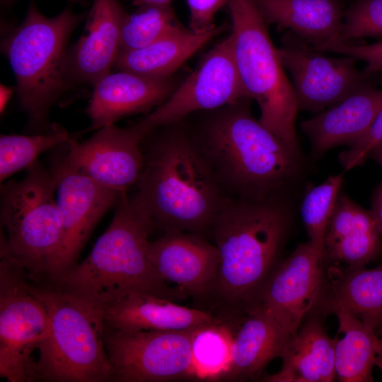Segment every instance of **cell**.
Masks as SVG:
<instances>
[{
  "mask_svg": "<svg viewBox=\"0 0 382 382\" xmlns=\"http://www.w3.org/2000/svg\"><path fill=\"white\" fill-rule=\"evenodd\" d=\"M291 338L263 309L255 307L233 333L230 362L223 379L257 378L272 359L282 357Z\"/></svg>",
  "mask_w": 382,
  "mask_h": 382,
  "instance_id": "603a6c76",
  "label": "cell"
},
{
  "mask_svg": "<svg viewBox=\"0 0 382 382\" xmlns=\"http://www.w3.org/2000/svg\"><path fill=\"white\" fill-rule=\"evenodd\" d=\"M87 108L90 132L114 125L122 117L159 106L172 94L170 79H155L119 70L98 80Z\"/></svg>",
  "mask_w": 382,
  "mask_h": 382,
  "instance_id": "ac0fdd59",
  "label": "cell"
},
{
  "mask_svg": "<svg viewBox=\"0 0 382 382\" xmlns=\"http://www.w3.org/2000/svg\"><path fill=\"white\" fill-rule=\"evenodd\" d=\"M382 109V89L366 86L301 123L312 151L320 157L340 145L350 146L370 128Z\"/></svg>",
  "mask_w": 382,
  "mask_h": 382,
  "instance_id": "d6986e66",
  "label": "cell"
},
{
  "mask_svg": "<svg viewBox=\"0 0 382 382\" xmlns=\"http://www.w3.org/2000/svg\"><path fill=\"white\" fill-rule=\"evenodd\" d=\"M14 0H1V1H3L4 3H10V2H12Z\"/></svg>",
  "mask_w": 382,
  "mask_h": 382,
  "instance_id": "ab89813d",
  "label": "cell"
},
{
  "mask_svg": "<svg viewBox=\"0 0 382 382\" xmlns=\"http://www.w3.org/2000/svg\"><path fill=\"white\" fill-rule=\"evenodd\" d=\"M182 27L170 4L139 6L123 21L120 52L144 47Z\"/></svg>",
  "mask_w": 382,
  "mask_h": 382,
  "instance_id": "f546056e",
  "label": "cell"
},
{
  "mask_svg": "<svg viewBox=\"0 0 382 382\" xmlns=\"http://www.w3.org/2000/svg\"><path fill=\"white\" fill-rule=\"evenodd\" d=\"M250 98L236 67L230 35L216 45L191 75L139 121L151 132L199 111H210Z\"/></svg>",
  "mask_w": 382,
  "mask_h": 382,
  "instance_id": "7c38bea8",
  "label": "cell"
},
{
  "mask_svg": "<svg viewBox=\"0 0 382 382\" xmlns=\"http://www.w3.org/2000/svg\"><path fill=\"white\" fill-rule=\"evenodd\" d=\"M149 132L140 121L127 127H103L88 139L68 144L65 156L50 169L77 172L120 193L136 185L144 166L141 141Z\"/></svg>",
  "mask_w": 382,
  "mask_h": 382,
  "instance_id": "8fae6325",
  "label": "cell"
},
{
  "mask_svg": "<svg viewBox=\"0 0 382 382\" xmlns=\"http://www.w3.org/2000/svg\"><path fill=\"white\" fill-rule=\"evenodd\" d=\"M21 180L1 185L0 221L8 248L29 280L45 286L62 241L56 180L37 161Z\"/></svg>",
  "mask_w": 382,
  "mask_h": 382,
  "instance_id": "ba28073f",
  "label": "cell"
},
{
  "mask_svg": "<svg viewBox=\"0 0 382 382\" xmlns=\"http://www.w3.org/2000/svg\"><path fill=\"white\" fill-rule=\"evenodd\" d=\"M320 52H330L359 59L366 64L368 74L382 71V40L368 45H354L349 42H337L318 49Z\"/></svg>",
  "mask_w": 382,
  "mask_h": 382,
  "instance_id": "836d02e7",
  "label": "cell"
},
{
  "mask_svg": "<svg viewBox=\"0 0 382 382\" xmlns=\"http://www.w3.org/2000/svg\"><path fill=\"white\" fill-rule=\"evenodd\" d=\"M224 29L225 27L220 26L195 32L183 26L144 47L120 52L114 66L118 70L151 78H170L185 62Z\"/></svg>",
  "mask_w": 382,
  "mask_h": 382,
  "instance_id": "d4e9b609",
  "label": "cell"
},
{
  "mask_svg": "<svg viewBox=\"0 0 382 382\" xmlns=\"http://www.w3.org/2000/svg\"><path fill=\"white\" fill-rule=\"evenodd\" d=\"M28 274L0 236V376L8 382L33 381L34 352L47 337L50 320L29 289Z\"/></svg>",
  "mask_w": 382,
  "mask_h": 382,
  "instance_id": "9c48e42d",
  "label": "cell"
},
{
  "mask_svg": "<svg viewBox=\"0 0 382 382\" xmlns=\"http://www.w3.org/2000/svg\"><path fill=\"white\" fill-rule=\"evenodd\" d=\"M381 234L371 210L339 194L324 241V259L364 267L382 251Z\"/></svg>",
  "mask_w": 382,
  "mask_h": 382,
  "instance_id": "44dd1931",
  "label": "cell"
},
{
  "mask_svg": "<svg viewBox=\"0 0 382 382\" xmlns=\"http://www.w3.org/2000/svg\"><path fill=\"white\" fill-rule=\"evenodd\" d=\"M62 223V241L47 284H54L77 263L78 257L103 216L122 195L77 172H53Z\"/></svg>",
  "mask_w": 382,
  "mask_h": 382,
  "instance_id": "9a60e30c",
  "label": "cell"
},
{
  "mask_svg": "<svg viewBox=\"0 0 382 382\" xmlns=\"http://www.w3.org/2000/svg\"><path fill=\"white\" fill-rule=\"evenodd\" d=\"M76 140L59 125H52L44 132L31 135L8 134L0 137V181L35 163L37 157L55 146Z\"/></svg>",
  "mask_w": 382,
  "mask_h": 382,
  "instance_id": "83f0119b",
  "label": "cell"
},
{
  "mask_svg": "<svg viewBox=\"0 0 382 382\" xmlns=\"http://www.w3.org/2000/svg\"><path fill=\"white\" fill-rule=\"evenodd\" d=\"M12 94H13V89L11 88L6 86L2 83L1 84L0 110L1 113L4 111Z\"/></svg>",
  "mask_w": 382,
  "mask_h": 382,
  "instance_id": "8d00e7d4",
  "label": "cell"
},
{
  "mask_svg": "<svg viewBox=\"0 0 382 382\" xmlns=\"http://www.w3.org/2000/svg\"><path fill=\"white\" fill-rule=\"evenodd\" d=\"M382 36V0H357L345 12L342 42Z\"/></svg>",
  "mask_w": 382,
  "mask_h": 382,
  "instance_id": "1f68e13d",
  "label": "cell"
},
{
  "mask_svg": "<svg viewBox=\"0 0 382 382\" xmlns=\"http://www.w3.org/2000/svg\"><path fill=\"white\" fill-rule=\"evenodd\" d=\"M337 340L330 338L316 317L303 323L288 343L279 371L262 377L268 382H330L334 381Z\"/></svg>",
  "mask_w": 382,
  "mask_h": 382,
  "instance_id": "cb8c5ba5",
  "label": "cell"
},
{
  "mask_svg": "<svg viewBox=\"0 0 382 382\" xmlns=\"http://www.w3.org/2000/svg\"><path fill=\"white\" fill-rule=\"evenodd\" d=\"M86 16L66 8L47 18L32 1L23 21L1 40V51L16 79V91L28 115L30 131L44 132L51 128L52 108L73 86L64 71L66 46Z\"/></svg>",
  "mask_w": 382,
  "mask_h": 382,
  "instance_id": "5b68a950",
  "label": "cell"
},
{
  "mask_svg": "<svg viewBox=\"0 0 382 382\" xmlns=\"http://www.w3.org/2000/svg\"><path fill=\"white\" fill-rule=\"evenodd\" d=\"M323 253L309 241L299 244L278 263L259 295L255 307L263 309L291 337L323 293Z\"/></svg>",
  "mask_w": 382,
  "mask_h": 382,
  "instance_id": "5bb4252c",
  "label": "cell"
},
{
  "mask_svg": "<svg viewBox=\"0 0 382 382\" xmlns=\"http://www.w3.org/2000/svg\"><path fill=\"white\" fill-rule=\"evenodd\" d=\"M290 226L282 196L263 199L228 198L206 233L220 264L208 300L216 316L231 325L255 308L259 295L278 265Z\"/></svg>",
  "mask_w": 382,
  "mask_h": 382,
  "instance_id": "6da1fadb",
  "label": "cell"
},
{
  "mask_svg": "<svg viewBox=\"0 0 382 382\" xmlns=\"http://www.w3.org/2000/svg\"><path fill=\"white\" fill-rule=\"evenodd\" d=\"M183 122L158 127L143 139L144 166L135 194L155 228L206 236L228 198Z\"/></svg>",
  "mask_w": 382,
  "mask_h": 382,
  "instance_id": "7a4b0ae2",
  "label": "cell"
},
{
  "mask_svg": "<svg viewBox=\"0 0 382 382\" xmlns=\"http://www.w3.org/2000/svg\"><path fill=\"white\" fill-rule=\"evenodd\" d=\"M50 320L38 348L33 381L112 382L105 340L104 307L73 294L28 282Z\"/></svg>",
  "mask_w": 382,
  "mask_h": 382,
  "instance_id": "8992f818",
  "label": "cell"
},
{
  "mask_svg": "<svg viewBox=\"0 0 382 382\" xmlns=\"http://www.w3.org/2000/svg\"><path fill=\"white\" fill-rule=\"evenodd\" d=\"M267 23L286 29L312 50L342 42L344 12L337 0H254Z\"/></svg>",
  "mask_w": 382,
  "mask_h": 382,
  "instance_id": "7402d4cb",
  "label": "cell"
},
{
  "mask_svg": "<svg viewBox=\"0 0 382 382\" xmlns=\"http://www.w3.org/2000/svg\"><path fill=\"white\" fill-rule=\"evenodd\" d=\"M250 99L210 110L190 129L227 198L282 196L297 171L299 152L253 117Z\"/></svg>",
  "mask_w": 382,
  "mask_h": 382,
  "instance_id": "3957f363",
  "label": "cell"
},
{
  "mask_svg": "<svg viewBox=\"0 0 382 382\" xmlns=\"http://www.w3.org/2000/svg\"><path fill=\"white\" fill-rule=\"evenodd\" d=\"M371 210L376 219L382 236V180L374 193Z\"/></svg>",
  "mask_w": 382,
  "mask_h": 382,
  "instance_id": "d590c367",
  "label": "cell"
},
{
  "mask_svg": "<svg viewBox=\"0 0 382 382\" xmlns=\"http://www.w3.org/2000/svg\"><path fill=\"white\" fill-rule=\"evenodd\" d=\"M278 52L291 77L299 110L318 113L370 85V74L359 70L351 57H328L296 39L287 40Z\"/></svg>",
  "mask_w": 382,
  "mask_h": 382,
  "instance_id": "4fadbf2b",
  "label": "cell"
},
{
  "mask_svg": "<svg viewBox=\"0 0 382 382\" xmlns=\"http://www.w3.org/2000/svg\"><path fill=\"white\" fill-rule=\"evenodd\" d=\"M338 320L335 349V374L342 382L373 381L371 371L375 364L382 369V340L357 317L340 308L332 309Z\"/></svg>",
  "mask_w": 382,
  "mask_h": 382,
  "instance_id": "4316f807",
  "label": "cell"
},
{
  "mask_svg": "<svg viewBox=\"0 0 382 382\" xmlns=\"http://www.w3.org/2000/svg\"><path fill=\"white\" fill-rule=\"evenodd\" d=\"M190 10V29L204 32L216 26L214 16L227 0H186Z\"/></svg>",
  "mask_w": 382,
  "mask_h": 382,
  "instance_id": "e575fe53",
  "label": "cell"
},
{
  "mask_svg": "<svg viewBox=\"0 0 382 382\" xmlns=\"http://www.w3.org/2000/svg\"><path fill=\"white\" fill-rule=\"evenodd\" d=\"M127 13L119 0H93L81 38L67 50L64 71L73 86H93L110 73L120 52V33Z\"/></svg>",
  "mask_w": 382,
  "mask_h": 382,
  "instance_id": "e0dca14e",
  "label": "cell"
},
{
  "mask_svg": "<svg viewBox=\"0 0 382 382\" xmlns=\"http://www.w3.org/2000/svg\"><path fill=\"white\" fill-rule=\"evenodd\" d=\"M103 307L105 325L125 331L185 330L225 322L208 311L148 292H133Z\"/></svg>",
  "mask_w": 382,
  "mask_h": 382,
  "instance_id": "ffe728a7",
  "label": "cell"
},
{
  "mask_svg": "<svg viewBox=\"0 0 382 382\" xmlns=\"http://www.w3.org/2000/svg\"><path fill=\"white\" fill-rule=\"evenodd\" d=\"M112 221L88 256L52 287L103 306L133 292H148L173 301L188 294L171 287L149 255V236L155 229L148 211L134 193L122 195Z\"/></svg>",
  "mask_w": 382,
  "mask_h": 382,
  "instance_id": "277c9868",
  "label": "cell"
},
{
  "mask_svg": "<svg viewBox=\"0 0 382 382\" xmlns=\"http://www.w3.org/2000/svg\"><path fill=\"white\" fill-rule=\"evenodd\" d=\"M149 255L166 282L196 299H209L216 282L220 259L216 247L204 235L164 233L150 241Z\"/></svg>",
  "mask_w": 382,
  "mask_h": 382,
  "instance_id": "2e32d148",
  "label": "cell"
},
{
  "mask_svg": "<svg viewBox=\"0 0 382 382\" xmlns=\"http://www.w3.org/2000/svg\"><path fill=\"white\" fill-rule=\"evenodd\" d=\"M368 158H371L382 168V141L376 145L369 153Z\"/></svg>",
  "mask_w": 382,
  "mask_h": 382,
  "instance_id": "74e56055",
  "label": "cell"
},
{
  "mask_svg": "<svg viewBox=\"0 0 382 382\" xmlns=\"http://www.w3.org/2000/svg\"><path fill=\"white\" fill-rule=\"evenodd\" d=\"M185 330L125 331L105 325L112 382H163L195 377L191 339Z\"/></svg>",
  "mask_w": 382,
  "mask_h": 382,
  "instance_id": "30bf717a",
  "label": "cell"
},
{
  "mask_svg": "<svg viewBox=\"0 0 382 382\" xmlns=\"http://www.w3.org/2000/svg\"><path fill=\"white\" fill-rule=\"evenodd\" d=\"M172 0H132L134 5L139 6L142 5L156 4L165 5L170 4Z\"/></svg>",
  "mask_w": 382,
  "mask_h": 382,
  "instance_id": "f35d334b",
  "label": "cell"
},
{
  "mask_svg": "<svg viewBox=\"0 0 382 382\" xmlns=\"http://www.w3.org/2000/svg\"><path fill=\"white\" fill-rule=\"evenodd\" d=\"M342 181V175L328 177L322 184L311 188L302 202L301 213L309 242L323 255L326 231Z\"/></svg>",
  "mask_w": 382,
  "mask_h": 382,
  "instance_id": "4dcf8cb0",
  "label": "cell"
},
{
  "mask_svg": "<svg viewBox=\"0 0 382 382\" xmlns=\"http://www.w3.org/2000/svg\"><path fill=\"white\" fill-rule=\"evenodd\" d=\"M233 333L226 322L193 330L191 347L195 378L223 379L230 362Z\"/></svg>",
  "mask_w": 382,
  "mask_h": 382,
  "instance_id": "f1b7e54d",
  "label": "cell"
},
{
  "mask_svg": "<svg viewBox=\"0 0 382 382\" xmlns=\"http://www.w3.org/2000/svg\"><path fill=\"white\" fill-rule=\"evenodd\" d=\"M226 5L232 23L230 37L236 67L248 97L260 107L259 120L298 152L297 102L267 23L254 0H227Z\"/></svg>",
  "mask_w": 382,
  "mask_h": 382,
  "instance_id": "52a82bcc",
  "label": "cell"
},
{
  "mask_svg": "<svg viewBox=\"0 0 382 382\" xmlns=\"http://www.w3.org/2000/svg\"><path fill=\"white\" fill-rule=\"evenodd\" d=\"M382 141V109L367 132L339 156V161L345 170L359 166L368 158L370 151Z\"/></svg>",
  "mask_w": 382,
  "mask_h": 382,
  "instance_id": "d6a6232c",
  "label": "cell"
},
{
  "mask_svg": "<svg viewBox=\"0 0 382 382\" xmlns=\"http://www.w3.org/2000/svg\"><path fill=\"white\" fill-rule=\"evenodd\" d=\"M318 304L326 313L336 308L345 310L378 335L382 332V264L369 270L349 267L333 281L329 292L322 294Z\"/></svg>",
  "mask_w": 382,
  "mask_h": 382,
  "instance_id": "484cf974",
  "label": "cell"
}]
</instances>
